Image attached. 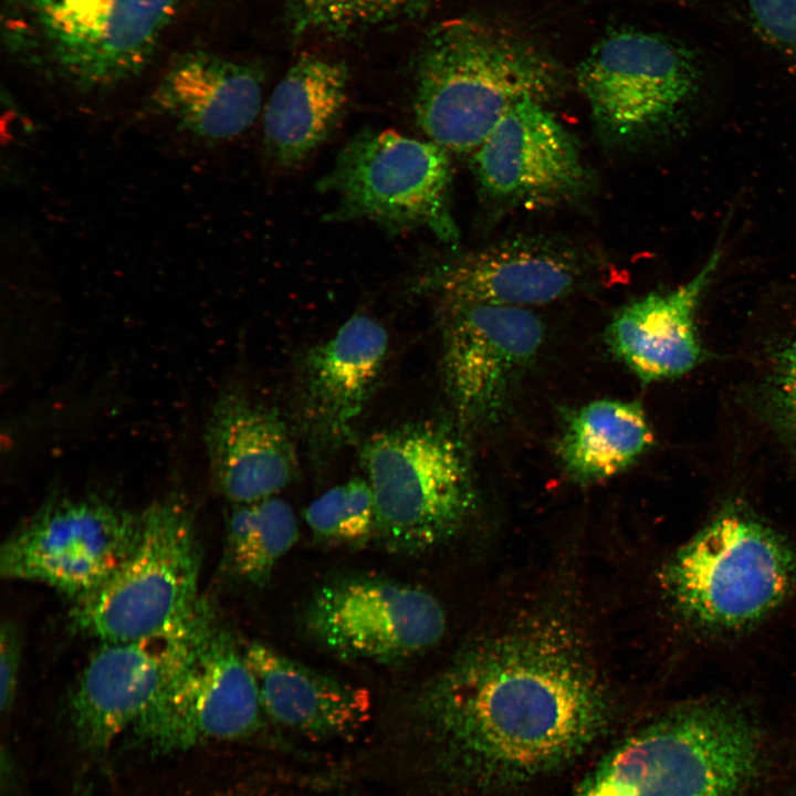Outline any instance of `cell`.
I'll list each match as a JSON object with an SVG mask.
<instances>
[{
  "label": "cell",
  "instance_id": "cell-10",
  "mask_svg": "<svg viewBox=\"0 0 796 796\" xmlns=\"http://www.w3.org/2000/svg\"><path fill=\"white\" fill-rule=\"evenodd\" d=\"M446 612L419 586L371 574L339 576L320 586L304 614L308 635L335 656L397 663L442 638Z\"/></svg>",
  "mask_w": 796,
  "mask_h": 796
},
{
  "label": "cell",
  "instance_id": "cell-28",
  "mask_svg": "<svg viewBox=\"0 0 796 796\" xmlns=\"http://www.w3.org/2000/svg\"><path fill=\"white\" fill-rule=\"evenodd\" d=\"M746 7L756 32L796 73V0H746Z\"/></svg>",
  "mask_w": 796,
  "mask_h": 796
},
{
  "label": "cell",
  "instance_id": "cell-9",
  "mask_svg": "<svg viewBox=\"0 0 796 796\" xmlns=\"http://www.w3.org/2000/svg\"><path fill=\"white\" fill-rule=\"evenodd\" d=\"M142 512L96 496L60 498L22 522L0 549V575L42 584L77 603L101 588L133 551Z\"/></svg>",
  "mask_w": 796,
  "mask_h": 796
},
{
  "label": "cell",
  "instance_id": "cell-26",
  "mask_svg": "<svg viewBox=\"0 0 796 796\" xmlns=\"http://www.w3.org/2000/svg\"><path fill=\"white\" fill-rule=\"evenodd\" d=\"M304 519L321 541L352 546L365 544L377 531L368 481L354 478L331 488L307 505Z\"/></svg>",
  "mask_w": 796,
  "mask_h": 796
},
{
  "label": "cell",
  "instance_id": "cell-18",
  "mask_svg": "<svg viewBox=\"0 0 796 796\" xmlns=\"http://www.w3.org/2000/svg\"><path fill=\"white\" fill-rule=\"evenodd\" d=\"M203 441L214 485L230 504L276 496L297 476V451L283 417L239 389L217 398Z\"/></svg>",
  "mask_w": 796,
  "mask_h": 796
},
{
  "label": "cell",
  "instance_id": "cell-19",
  "mask_svg": "<svg viewBox=\"0 0 796 796\" xmlns=\"http://www.w3.org/2000/svg\"><path fill=\"white\" fill-rule=\"evenodd\" d=\"M262 80L248 65L205 51L187 52L167 69L146 111L175 129L213 145L249 129L261 112Z\"/></svg>",
  "mask_w": 796,
  "mask_h": 796
},
{
  "label": "cell",
  "instance_id": "cell-22",
  "mask_svg": "<svg viewBox=\"0 0 796 796\" xmlns=\"http://www.w3.org/2000/svg\"><path fill=\"white\" fill-rule=\"evenodd\" d=\"M346 66L305 54L273 90L263 112L266 157L282 169L301 166L326 140L348 98Z\"/></svg>",
  "mask_w": 796,
  "mask_h": 796
},
{
  "label": "cell",
  "instance_id": "cell-27",
  "mask_svg": "<svg viewBox=\"0 0 796 796\" xmlns=\"http://www.w3.org/2000/svg\"><path fill=\"white\" fill-rule=\"evenodd\" d=\"M433 0H318L305 31L342 34L409 18Z\"/></svg>",
  "mask_w": 796,
  "mask_h": 796
},
{
  "label": "cell",
  "instance_id": "cell-8",
  "mask_svg": "<svg viewBox=\"0 0 796 796\" xmlns=\"http://www.w3.org/2000/svg\"><path fill=\"white\" fill-rule=\"evenodd\" d=\"M594 125L615 145H639L674 132L688 117L702 84L696 55L654 32L612 31L577 69Z\"/></svg>",
  "mask_w": 796,
  "mask_h": 796
},
{
  "label": "cell",
  "instance_id": "cell-30",
  "mask_svg": "<svg viewBox=\"0 0 796 796\" xmlns=\"http://www.w3.org/2000/svg\"><path fill=\"white\" fill-rule=\"evenodd\" d=\"M318 0H290V15L296 32H305Z\"/></svg>",
  "mask_w": 796,
  "mask_h": 796
},
{
  "label": "cell",
  "instance_id": "cell-25",
  "mask_svg": "<svg viewBox=\"0 0 796 796\" xmlns=\"http://www.w3.org/2000/svg\"><path fill=\"white\" fill-rule=\"evenodd\" d=\"M750 396L761 421L796 457V316L760 344Z\"/></svg>",
  "mask_w": 796,
  "mask_h": 796
},
{
  "label": "cell",
  "instance_id": "cell-3",
  "mask_svg": "<svg viewBox=\"0 0 796 796\" xmlns=\"http://www.w3.org/2000/svg\"><path fill=\"white\" fill-rule=\"evenodd\" d=\"M662 584L677 614L705 633L750 628L796 584L788 543L743 502L725 503L666 564Z\"/></svg>",
  "mask_w": 796,
  "mask_h": 796
},
{
  "label": "cell",
  "instance_id": "cell-6",
  "mask_svg": "<svg viewBox=\"0 0 796 796\" xmlns=\"http://www.w3.org/2000/svg\"><path fill=\"white\" fill-rule=\"evenodd\" d=\"M142 512L137 542L125 562L95 593L74 603L70 625L98 642L157 635L200 609L201 554L193 514L179 495Z\"/></svg>",
  "mask_w": 796,
  "mask_h": 796
},
{
  "label": "cell",
  "instance_id": "cell-5",
  "mask_svg": "<svg viewBox=\"0 0 796 796\" xmlns=\"http://www.w3.org/2000/svg\"><path fill=\"white\" fill-rule=\"evenodd\" d=\"M360 463L374 495L376 536L390 552L417 555L438 547L475 506L467 449L443 421L416 420L373 434Z\"/></svg>",
  "mask_w": 796,
  "mask_h": 796
},
{
  "label": "cell",
  "instance_id": "cell-17",
  "mask_svg": "<svg viewBox=\"0 0 796 796\" xmlns=\"http://www.w3.org/2000/svg\"><path fill=\"white\" fill-rule=\"evenodd\" d=\"M591 265L565 242L517 237L446 261L429 282L441 303L528 307L572 294L586 282Z\"/></svg>",
  "mask_w": 796,
  "mask_h": 796
},
{
  "label": "cell",
  "instance_id": "cell-20",
  "mask_svg": "<svg viewBox=\"0 0 796 796\" xmlns=\"http://www.w3.org/2000/svg\"><path fill=\"white\" fill-rule=\"evenodd\" d=\"M721 258L718 245L689 281L669 291L648 293L614 315L607 328L608 345L641 381L674 379L701 362L695 316Z\"/></svg>",
  "mask_w": 796,
  "mask_h": 796
},
{
  "label": "cell",
  "instance_id": "cell-2",
  "mask_svg": "<svg viewBox=\"0 0 796 796\" xmlns=\"http://www.w3.org/2000/svg\"><path fill=\"white\" fill-rule=\"evenodd\" d=\"M561 65L520 34L470 18L426 35L415 66V115L448 153H473L516 104H548L563 91Z\"/></svg>",
  "mask_w": 796,
  "mask_h": 796
},
{
  "label": "cell",
  "instance_id": "cell-12",
  "mask_svg": "<svg viewBox=\"0 0 796 796\" xmlns=\"http://www.w3.org/2000/svg\"><path fill=\"white\" fill-rule=\"evenodd\" d=\"M216 620L203 601L195 616L167 631L100 642L70 693L71 719L80 739L90 747L104 748L132 729Z\"/></svg>",
  "mask_w": 796,
  "mask_h": 796
},
{
  "label": "cell",
  "instance_id": "cell-16",
  "mask_svg": "<svg viewBox=\"0 0 796 796\" xmlns=\"http://www.w3.org/2000/svg\"><path fill=\"white\" fill-rule=\"evenodd\" d=\"M388 348L386 327L369 315L355 314L333 336L303 355L297 413L317 458L334 454L353 438L379 381Z\"/></svg>",
  "mask_w": 796,
  "mask_h": 796
},
{
  "label": "cell",
  "instance_id": "cell-13",
  "mask_svg": "<svg viewBox=\"0 0 796 796\" xmlns=\"http://www.w3.org/2000/svg\"><path fill=\"white\" fill-rule=\"evenodd\" d=\"M441 304L442 377L451 406L463 425L495 422L542 345L543 324L527 307Z\"/></svg>",
  "mask_w": 796,
  "mask_h": 796
},
{
  "label": "cell",
  "instance_id": "cell-23",
  "mask_svg": "<svg viewBox=\"0 0 796 796\" xmlns=\"http://www.w3.org/2000/svg\"><path fill=\"white\" fill-rule=\"evenodd\" d=\"M652 442V429L638 401L598 399L569 417L557 454L568 476L591 483L628 469Z\"/></svg>",
  "mask_w": 796,
  "mask_h": 796
},
{
  "label": "cell",
  "instance_id": "cell-4",
  "mask_svg": "<svg viewBox=\"0 0 796 796\" xmlns=\"http://www.w3.org/2000/svg\"><path fill=\"white\" fill-rule=\"evenodd\" d=\"M757 756L758 734L744 712L700 702L627 737L574 796H736Z\"/></svg>",
  "mask_w": 796,
  "mask_h": 796
},
{
  "label": "cell",
  "instance_id": "cell-29",
  "mask_svg": "<svg viewBox=\"0 0 796 796\" xmlns=\"http://www.w3.org/2000/svg\"><path fill=\"white\" fill-rule=\"evenodd\" d=\"M22 657V641L17 625L4 620L0 628L1 711L9 712L15 700Z\"/></svg>",
  "mask_w": 796,
  "mask_h": 796
},
{
  "label": "cell",
  "instance_id": "cell-15",
  "mask_svg": "<svg viewBox=\"0 0 796 796\" xmlns=\"http://www.w3.org/2000/svg\"><path fill=\"white\" fill-rule=\"evenodd\" d=\"M546 104L513 106L472 153L480 190L504 207L537 208L583 195L589 174L574 136Z\"/></svg>",
  "mask_w": 796,
  "mask_h": 796
},
{
  "label": "cell",
  "instance_id": "cell-1",
  "mask_svg": "<svg viewBox=\"0 0 796 796\" xmlns=\"http://www.w3.org/2000/svg\"><path fill=\"white\" fill-rule=\"evenodd\" d=\"M410 716L436 773L491 787L574 761L608 725L610 701L576 637L540 621L461 652L419 690Z\"/></svg>",
  "mask_w": 796,
  "mask_h": 796
},
{
  "label": "cell",
  "instance_id": "cell-21",
  "mask_svg": "<svg viewBox=\"0 0 796 796\" xmlns=\"http://www.w3.org/2000/svg\"><path fill=\"white\" fill-rule=\"evenodd\" d=\"M265 716L311 741L345 740L371 716L370 693L260 641L243 646Z\"/></svg>",
  "mask_w": 796,
  "mask_h": 796
},
{
  "label": "cell",
  "instance_id": "cell-11",
  "mask_svg": "<svg viewBox=\"0 0 796 796\" xmlns=\"http://www.w3.org/2000/svg\"><path fill=\"white\" fill-rule=\"evenodd\" d=\"M264 716L243 646L216 620L132 730L155 747L180 750L249 737Z\"/></svg>",
  "mask_w": 796,
  "mask_h": 796
},
{
  "label": "cell",
  "instance_id": "cell-7",
  "mask_svg": "<svg viewBox=\"0 0 796 796\" xmlns=\"http://www.w3.org/2000/svg\"><path fill=\"white\" fill-rule=\"evenodd\" d=\"M449 153L391 129H364L341 149L317 184L336 207L331 219L368 220L389 232L425 229L453 243Z\"/></svg>",
  "mask_w": 796,
  "mask_h": 796
},
{
  "label": "cell",
  "instance_id": "cell-24",
  "mask_svg": "<svg viewBox=\"0 0 796 796\" xmlns=\"http://www.w3.org/2000/svg\"><path fill=\"white\" fill-rule=\"evenodd\" d=\"M297 538L295 514L282 499L272 496L248 504H230L224 559L241 580L262 587Z\"/></svg>",
  "mask_w": 796,
  "mask_h": 796
},
{
  "label": "cell",
  "instance_id": "cell-14",
  "mask_svg": "<svg viewBox=\"0 0 796 796\" xmlns=\"http://www.w3.org/2000/svg\"><path fill=\"white\" fill-rule=\"evenodd\" d=\"M61 73L83 91L114 87L150 61L176 0H33Z\"/></svg>",
  "mask_w": 796,
  "mask_h": 796
}]
</instances>
